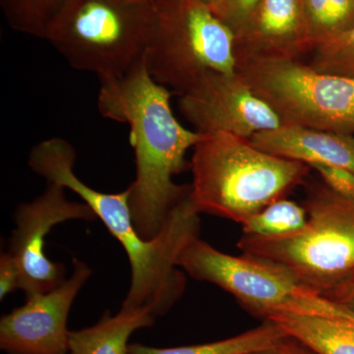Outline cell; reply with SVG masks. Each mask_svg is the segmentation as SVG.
Masks as SVG:
<instances>
[{"label":"cell","mask_w":354,"mask_h":354,"mask_svg":"<svg viewBox=\"0 0 354 354\" xmlns=\"http://www.w3.org/2000/svg\"><path fill=\"white\" fill-rule=\"evenodd\" d=\"M306 225L279 237L242 235V254L269 261L321 295L354 271V200L330 189L323 181L307 186Z\"/></svg>","instance_id":"5b68a950"},{"label":"cell","mask_w":354,"mask_h":354,"mask_svg":"<svg viewBox=\"0 0 354 354\" xmlns=\"http://www.w3.org/2000/svg\"><path fill=\"white\" fill-rule=\"evenodd\" d=\"M249 140L256 148L276 157L310 167L337 165L354 172V135L281 124L256 133Z\"/></svg>","instance_id":"4fadbf2b"},{"label":"cell","mask_w":354,"mask_h":354,"mask_svg":"<svg viewBox=\"0 0 354 354\" xmlns=\"http://www.w3.org/2000/svg\"><path fill=\"white\" fill-rule=\"evenodd\" d=\"M236 72L281 124L354 135V79L320 73L295 58H239Z\"/></svg>","instance_id":"ba28073f"},{"label":"cell","mask_w":354,"mask_h":354,"mask_svg":"<svg viewBox=\"0 0 354 354\" xmlns=\"http://www.w3.org/2000/svg\"><path fill=\"white\" fill-rule=\"evenodd\" d=\"M261 0H218L213 7L216 15L230 27L234 35L247 24Z\"/></svg>","instance_id":"44dd1931"},{"label":"cell","mask_w":354,"mask_h":354,"mask_svg":"<svg viewBox=\"0 0 354 354\" xmlns=\"http://www.w3.org/2000/svg\"><path fill=\"white\" fill-rule=\"evenodd\" d=\"M354 314V271L323 295Z\"/></svg>","instance_id":"cb8c5ba5"},{"label":"cell","mask_w":354,"mask_h":354,"mask_svg":"<svg viewBox=\"0 0 354 354\" xmlns=\"http://www.w3.org/2000/svg\"><path fill=\"white\" fill-rule=\"evenodd\" d=\"M171 94L149 75L143 60L120 78L101 81L97 97L102 116L129 127L136 162V177L128 187L129 207L137 232L148 241L189 196L190 185H178L174 178L190 169L186 153L204 136L177 120Z\"/></svg>","instance_id":"6da1fadb"},{"label":"cell","mask_w":354,"mask_h":354,"mask_svg":"<svg viewBox=\"0 0 354 354\" xmlns=\"http://www.w3.org/2000/svg\"><path fill=\"white\" fill-rule=\"evenodd\" d=\"M312 50L301 0H261L252 17L235 34L236 59L295 58Z\"/></svg>","instance_id":"7c38bea8"},{"label":"cell","mask_w":354,"mask_h":354,"mask_svg":"<svg viewBox=\"0 0 354 354\" xmlns=\"http://www.w3.org/2000/svg\"><path fill=\"white\" fill-rule=\"evenodd\" d=\"M155 319L146 308H121L114 316L106 312L92 327L70 330L69 354H127L133 333L151 327Z\"/></svg>","instance_id":"5bb4252c"},{"label":"cell","mask_w":354,"mask_h":354,"mask_svg":"<svg viewBox=\"0 0 354 354\" xmlns=\"http://www.w3.org/2000/svg\"><path fill=\"white\" fill-rule=\"evenodd\" d=\"M312 169L318 172L325 185L337 194L354 200V172L337 165H317Z\"/></svg>","instance_id":"7402d4cb"},{"label":"cell","mask_w":354,"mask_h":354,"mask_svg":"<svg viewBox=\"0 0 354 354\" xmlns=\"http://www.w3.org/2000/svg\"><path fill=\"white\" fill-rule=\"evenodd\" d=\"M267 320L276 323L286 335L316 354H354V321L288 313L276 314Z\"/></svg>","instance_id":"9a60e30c"},{"label":"cell","mask_w":354,"mask_h":354,"mask_svg":"<svg viewBox=\"0 0 354 354\" xmlns=\"http://www.w3.org/2000/svg\"><path fill=\"white\" fill-rule=\"evenodd\" d=\"M286 337L288 335L279 325L266 320L255 329L221 341L169 348L131 344L127 354H249L270 348Z\"/></svg>","instance_id":"2e32d148"},{"label":"cell","mask_w":354,"mask_h":354,"mask_svg":"<svg viewBox=\"0 0 354 354\" xmlns=\"http://www.w3.org/2000/svg\"><path fill=\"white\" fill-rule=\"evenodd\" d=\"M249 354H316L306 346L293 337H286L285 339L277 342L274 346L262 351H255Z\"/></svg>","instance_id":"d4e9b609"},{"label":"cell","mask_w":354,"mask_h":354,"mask_svg":"<svg viewBox=\"0 0 354 354\" xmlns=\"http://www.w3.org/2000/svg\"><path fill=\"white\" fill-rule=\"evenodd\" d=\"M20 288V272L12 256L8 252L0 257V298L3 300L7 295Z\"/></svg>","instance_id":"603a6c76"},{"label":"cell","mask_w":354,"mask_h":354,"mask_svg":"<svg viewBox=\"0 0 354 354\" xmlns=\"http://www.w3.org/2000/svg\"><path fill=\"white\" fill-rule=\"evenodd\" d=\"M312 50L354 25V0H301Z\"/></svg>","instance_id":"ac0fdd59"},{"label":"cell","mask_w":354,"mask_h":354,"mask_svg":"<svg viewBox=\"0 0 354 354\" xmlns=\"http://www.w3.org/2000/svg\"><path fill=\"white\" fill-rule=\"evenodd\" d=\"M91 274L85 263L74 259L73 272L62 285L28 298L23 306L2 317L0 348L6 354H69V311Z\"/></svg>","instance_id":"8fae6325"},{"label":"cell","mask_w":354,"mask_h":354,"mask_svg":"<svg viewBox=\"0 0 354 354\" xmlns=\"http://www.w3.org/2000/svg\"><path fill=\"white\" fill-rule=\"evenodd\" d=\"M65 188L48 183L46 189L31 202L21 203L14 212L15 223L7 252L20 272V288L26 299L50 292L65 281L64 266L46 256V235L58 223L67 221H94L97 216L85 202L70 201Z\"/></svg>","instance_id":"9c48e42d"},{"label":"cell","mask_w":354,"mask_h":354,"mask_svg":"<svg viewBox=\"0 0 354 354\" xmlns=\"http://www.w3.org/2000/svg\"><path fill=\"white\" fill-rule=\"evenodd\" d=\"M309 66L320 73L354 79V25L314 46Z\"/></svg>","instance_id":"ffe728a7"},{"label":"cell","mask_w":354,"mask_h":354,"mask_svg":"<svg viewBox=\"0 0 354 354\" xmlns=\"http://www.w3.org/2000/svg\"><path fill=\"white\" fill-rule=\"evenodd\" d=\"M310 169L266 153L243 137L204 135L191 158V204L199 214L242 223L304 183Z\"/></svg>","instance_id":"3957f363"},{"label":"cell","mask_w":354,"mask_h":354,"mask_svg":"<svg viewBox=\"0 0 354 354\" xmlns=\"http://www.w3.org/2000/svg\"><path fill=\"white\" fill-rule=\"evenodd\" d=\"M153 15V0H64L44 39L74 69L111 80L143 62Z\"/></svg>","instance_id":"277c9868"},{"label":"cell","mask_w":354,"mask_h":354,"mask_svg":"<svg viewBox=\"0 0 354 354\" xmlns=\"http://www.w3.org/2000/svg\"><path fill=\"white\" fill-rule=\"evenodd\" d=\"M200 1H202L203 3L207 4V6H209L211 7V8H213V7L215 6L216 3H218V0H200Z\"/></svg>","instance_id":"484cf974"},{"label":"cell","mask_w":354,"mask_h":354,"mask_svg":"<svg viewBox=\"0 0 354 354\" xmlns=\"http://www.w3.org/2000/svg\"><path fill=\"white\" fill-rule=\"evenodd\" d=\"M152 32L144 55L149 75L179 95L212 72H236L235 35L200 0H153Z\"/></svg>","instance_id":"8992f818"},{"label":"cell","mask_w":354,"mask_h":354,"mask_svg":"<svg viewBox=\"0 0 354 354\" xmlns=\"http://www.w3.org/2000/svg\"><path fill=\"white\" fill-rule=\"evenodd\" d=\"M307 221L308 214L304 205L281 198L242 223V235L286 236L301 230Z\"/></svg>","instance_id":"e0dca14e"},{"label":"cell","mask_w":354,"mask_h":354,"mask_svg":"<svg viewBox=\"0 0 354 354\" xmlns=\"http://www.w3.org/2000/svg\"><path fill=\"white\" fill-rule=\"evenodd\" d=\"M64 0H0L4 17L14 31L46 38L48 26Z\"/></svg>","instance_id":"d6986e66"},{"label":"cell","mask_w":354,"mask_h":354,"mask_svg":"<svg viewBox=\"0 0 354 354\" xmlns=\"http://www.w3.org/2000/svg\"><path fill=\"white\" fill-rule=\"evenodd\" d=\"M76 151L59 137L44 140L29 153L32 171L48 183H55L80 196L124 248L131 268V281L121 308L150 310L165 315L185 290V277L179 271V254L199 236L200 214L186 198L172 212L164 230L153 241L137 232L129 207V190L102 193L81 180L75 171Z\"/></svg>","instance_id":"7a4b0ae2"},{"label":"cell","mask_w":354,"mask_h":354,"mask_svg":"<svg viewBox=\"0 0 354 354\" xmlns=\"http://www.w3.org/2000/svg\"><path fill=\"white\" fill-rule=\"evenodd\" d=\"M179 109L195 131L228 133L250 139L281 125L274 111L253 92L237 72H212L180 95Z\"/></svg>","instance_id":"30bf717a"},{"label":"cell","mask_w":354,"mask_h":354,"mask_svg":"<svg viewBox=\"0 0 354 354\" xmlns=\"http://www.w3.org/2000/svg\"><path fill=\"white\" fill-rule=\"evenodd\" d=\"M177 266L191 278L220 286L264 321L283 313L354 321L353 312L302 285L279 266L246 254L221 252L199 236L181 251Z\"/></svg>","instance_id":"52a82bcc"}]
</instances>
